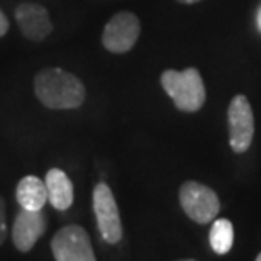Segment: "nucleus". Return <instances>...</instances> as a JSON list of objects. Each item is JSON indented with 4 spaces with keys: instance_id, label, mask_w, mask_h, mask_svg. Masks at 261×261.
<instances>
[{
    "instance_id": "nucleus-14",
    "label": "nucleus",
    "mask_w": 261,
    "mask_h": 261,
    "mask_svg": "<svg viewBox=\"0 0 261 261\" xmlns=\"http://www.w3.org/2000/svg\"><path fill=\"white\" fill-rule=\"evenodd\" d=\"M9 28H10V22H9L7 15H5L4 10L0 9V38H4V36L9 33Z\"/></svg>"
},
{
    "instance_id": "nucleus-17",
    "label": "nucleus",
    "mask_w": 261,
    "mask_h": 261,
    "mask_svg": "<svg viewBox=\"0 0 261 261\" xmlns=\"http://www.w3.org/2000/svg\"><path fill=\"white\" fill-rule=\"evenodd\" d=\"M256 259H258V261H261V253H259L258 256H256Z\"/></svg>"
},
{
    "instance_id": "nucleus-5",
    "label": "nucleus",
    "mask_w": 261,
    "mask_h": 261,
    "mask_svg": "<svg viewBox=\"0 0 261 261\" xmlns=\"http://www.w3.org/2000/svg\"><path fill=\"white\" fill-rule=\"evenodd\" d=\"M93 212L102 239L109 244H117L122 239V222L116 197L111 187L103 181L97 184L93 189Z\"/></svg>"
},
{
    "instance_id": "nucleus-1",
    "label": "nucleus",
    "mask_w": 261,
    "mask_h": 261,
    "mask_svg": "<svg viewBox=\"0 0 261 261\" xmlns=\"http://www.w3.org/2000/svg\"><path fill=\"white\" fill-rule=\"evenodd\" d=\"M34 93L38 100L51 111H71L82 107L87 92L76 75L61 68H43L34 76Z\"/></svg>"
},
{
    "instance_id": "nucleus-15",
    "label": "nucleus",
    "mask_w": 261,
    "mask_h": 261,
    "mask_svg": "<svg viewBox=\"0 0 261 261\" xmlns=\"http://www.w3.org/2000/svg\"><path fill=\"white\" fill-rule=\"evenodd\" d=\"M176 2H180V4H187V5H192V4L200 2V0H176Z\"/></svg>"
},
{
    "instance_id": "nucleus-11",
    "label": "nucleus",
    "mask_w": 261,
    "mask_h": 261,
    "mask_svg": "<svg viewBox=\"0 0 261 261\" xmlns=\"http://www.w3.org/2000/svg\"><path fill=\"white\" fill-rule=\"evenodd\" d=\"M15 198L19 205L28 211H43L44 203L48 202V189L41 178L34 175L24 176L15 189Z\"/></svg>"
},
{
    "instance_id": "nucleus-7",
    "label": "nucleus",
    "mask_w": 261,
    "mask_h": 261,
    "mask_svg": "<svg viewBox=\"0 0 261 261\" xmlns=\"http://www.w3.org/2000/svg\"><path fill=\"white\" fill-rule=\"evenodd\" d=\"M141 34V22L133 12H119L109 20L102 33V44L111 53H127L138 43Z\"/></svg>"
},
{
    "instance_id": "nucleus-16",
    "label": "nucleus",
    "mask_w": 261,
    "mask_h": 261,
    "mask_svg": "<svg viewBox=\"0 0 261 261\" xmlns=\"http://www.w3.org/2000/svg\"><path fill=\"white\" fill-rule=\"evenodd\" d=\"M258 29L261 31V7H259V10H258Z\"/></svg>"
},
{
    "instance_id": "nucleus-6",
    "label": "nucleus",
    "mask_w": 261,
    "mask_h": 261,
    "mask_svg": "<svg viewBox=\"0 0 261 261\" xmlns=\"http://www.w3.org/2000/svg\"><path fill=\"white\" fill-rule=\"evenodd\" d=\"M229 143L234 153H246L254 136V116L251 103L244 95H236L227 109Z\"/></svg>"
},
{
    "instance_id": "nucleus-2",
    "label": "nucleus",
    "mask_w": 261,
    "mask_h": 261,
    "mask_svg": "<svg viewBox=\"0 0 261 261\" xmlns=\"http://www.w3.org/2000/svg\"><path fill=\"white\" fill-rule=\"evenodd\" d=\"M161 87L173 100L175 107L184 112H197L205 103V87L195 68L184 71L166 70L161 73Z\"/></svg>"
},
{
    "instance_id": "nucleus-10",
    "label": "nucleus",
    "mask_w": 261,
    "mask_h": 261,
    "mask_svg": "<svg viewBox=\"0 0 261 261\" xmlns=\"http://www.w3.org/2000/svg\"><path fill=\"white\" fill-rule=\"evenodd\" d=\"M46 189H48V202L56 211L65 212L73 203V184L68 175L60 168H51L46 173Z\"/></svg>"
},
{
    "instance_id": "nucleus-9",
    "label": "nucleus",
    "mask_w": 261,
    "mask_h": 261,
    "mask_svg": "<svg viewBox=\"0 0 261 261\" xmlns=\"http://www.w3.org/2000/svg\"><path fill=\"white\" fill-rule=\"evenodd\" d=\"M15 20L24 38L34 43H41L53 33L49 12L46 7L34 2H24L15 7Z\"/></svg>"
},
{
    "instance_id": "nucleus-12",
    "label": "nucleus",
    "mask_w": 261,
    "mask_h": 261,
    "mask_svg": "<svg viewBox=\"0 0 261 261\" xmlns=\"http://www.w3.org/2000/svg\"><path fill=\"white\" fill-rule=\"evenodd\" d=\"M211 246L217 254H226L231 251L234 243V227L227 219H219L211 229Z\"/></svg>"
},
{
    "instance_id": "nucleus-8",
    "label": "nucleus",
    "mask_w": 261,
    "mask_h": 261,
    "mask_svg": "<svg viewBox=\"0 0 261 261\" xmlns=\"http://www.w3.org/2000/svg\"><path fill=\"white\" fill-rule=\"evenodd\" d=\"M46 227L48 217L43 211H28L20 207L12 226V243L15 249L20 253H29L46 232Z\"/></svg>"
},
{
    "instance_id": "nucleus-3",
    "label": "nucleus",
    "mask_w": 261,
    "mask_h": 261,
    "mask_svg": "<svg viewBox=\"0 0 261 261\" xmlns=\"http://www.w3.org/2000/svg\"><path fill=\"white\" fill-rule=\"evenodd\" d=\"M51 251L56 261H95L92 239L78 224H68L55 234Z\"/></svg>"
},
{
    "instance_id": "nucleus-13",
    "label": "nucleus",
    "mask_w": 261,
    "mask_h": 261,
    "mask_svg": "<svg viewBox=\"0 0 261 261\" xmlns=\"http://www.w3.org/2000/svg\"><path fill=\"white\" fill-rule=\"evenodd\" d=\"M7 238V208H5V200L0 197V246Z\"/></svg>"
},
{
    "instance_id": "nucleus-4",
    "label": "nucleus",
    "mask_w": 261,
    "mask_h": 261,
    "mask_svg": "<svg viewBox=\"0 0 261 261\" xmlns=\"http://www.w3.org/2000/svg\"><path fill=\"white\" fill-rule=\"evenodd\" d=\"M180 205L197 224H208L221 211L217 194L198 181H185L180 189Z\"/></svg>"
}]
</instances>
